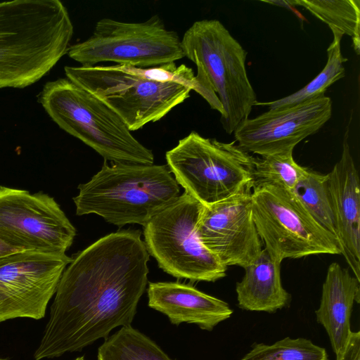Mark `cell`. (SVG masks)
I'll return each mask as SVG.
<instances>
[{"instance_id":"cell-1","label":"cell","mask_w":360,"mask_h":360,"mask_svg":"<svg viewBox=\"0 0 360 360\" xmlns=\"http://www.w3.org/2000/svg\"><path fill=\"white\" fill-rule=\"evenodd\" d=\"M148 261L139 230L111 233L77 252L60 276L34 359L81 351L130 326L148 283Z\"/></svg>"},{"instance_id":"cell-2","label":"cell","mask_w":360,"mask_h":360,"mask_svg":"<svg viewBox=\"0 0 360 360\" xmlns=\"http://www.w3.org/2000/svg\"><path fill=\"white\" fill-rule=\"evenodd\" d=\"M74 27L59 0L0 3V89H23L68 53Z\"/></svg>"},{"instance_id":"cell-3","label":"cell","mask_w":360,"mask_h":360,"mask_svg":"<svg viewBox=\"0 0 360 360\" xmlns=\"http://www.w3.org/2000/svg\"><path fill=\"white\" fill-rule=\"evenodd\" d=\"M184 56L197 67L198 94L220 114L231 134L257 103L246 70L248 51L219 20L195 21L181 39Z\"/></svg>"},{"instance_id":"cell-4","label":"cell","mask_w":360,"mask_h":360,"mask_svg":"<svg viewBox=\"0 0 360 360\" xmlns=\"http://www.w3.org/2000/svg\"><path fill=\"white\" fill-rule=\"evenodd\" d=\"M78 189L73 198L77 215L95 214L119 227L128 224L143 226L180 193L167 165H108L107 161Z\"/></svg>"},{"instance_id":"cell-5","label":"cell","mask_w":360,"mask_h":360,"mask_svg":"<svg viewBox=\"0 0 360 360\" xmlns=\"http://www.w3.org/2000/svg\"><path fill=\"white\" fill-rule=\"evenodd\" d=\"M39 102L60 128L113 163L153 165V151L141 144L107 104L66 78L48 82Z\"/></svg>"},{"instance_id":"cell-6","label":"cell","mask_w":360,"mask_h":360,"mask_svg":"<svg viewBox=\"0 0 360 360\" xmlns=\"http://www.w3.org/2000/svg\"><path fill=\"white\" fill-rule=\"evenodd\" d=\"M165 158L178 184L203 205L253 187L255 158L235 141L221 142L192 131Z\"/></svg>"},{"instance_id":"cell-7","label":"cell","mask_w":360,"mask_h":360,"mask_svg":"<svg viewBox=\"0 0 360 360\" xmlns=\"http://www.w3.org/2000/svg\"><path fill=\"white\" fill-rule=\"evenodd\" d=\"M66 77L101 99L131 131L161 120L190 97V87L160 82L138 74L133 66H65Z\"/></svg>"},{"instance_id":"cell-8","label":"cell","mask_w":360,"mask_h":360,"mask_svg":"<svg viewBox=\"0 0 360 360\" xmlns=\"http://www.w3.org/2000/svg\"><path fill=\"white\" fill-rule=\"evenodd\" d=\"M203 205L184 192L143 226L148 253L166 273L179 278L214 282L224 266L200 241L195 226Z\"/></svg>"},{"instance_id":"cell-9","label":"cell","mask_w":360,"mask_h":360,"mask_svg":"<svg viewBox=\"0 0 360 360\" xmlns=\"http://www.w3.org/2000/svg\"><path fill=\"white\" fill-rule=\"evenodd\" d=\"M253 220L265 249L276 259L341 255L336 237L320 225L294 193L272 184L253 186Z\"/></svg>"},{"instance_id":"cell-10","label":"cell","mask_w":360,"mask_h":360,"mask_svg":"<svg viewBox=\"0 0 360 360\" xmlns=\"http://www.w3.org/2000/svg\"><path fill=\"white\" fill-rule=\"evenodd\" d=\"M68 55L84 66L109 61L141 68L185 57L179 36L157 15L141 22L102 18L88 39L70 46Z\"/></svg>"},{"instance_id":"cell-11","label":"cell","mask_w":360,"mask_h":360,"mask_svg":"<svg viewBox=\"0 0 360 360\" xmlns=\"http://www.w3.org/2000/svg\"><path fill=\"white\" fill-rule=\"evenodd\" d=\"M76 229L48 194L0 186V238L22 250L63 255Z\"/></svg>"},{"instance_id":"cell-12","label":"cell","mask_w":360,"mask_h":360,"mask_svg":"<svg viewBox=\"0 0 360 360\" xmlns=\"http://www.w3.org/2000/svg\"><path fill=\"white\" fill-rule=\"evenodd\" d=\"M72 257L23 250L0 261V323L45 316L60 276Z\"/></svg>"},{"instance_id":"cell-13","label":"cell","mask_w":360,"mask_h":360,"mask_svg":"<svg viewBox=\"0 0 360 360\" xmlns=\"http://www.w3.org/2000/svg\"><path fill=\"white\" fill-rule=\"evenodd\" d=\"M333 102L321 97L268 111L243 121L235 129L238 146L250 153L266 156L293 150L330 120Z\"/></svg>"},{"instance_id":"cell-14","label":"cell","mask_w":360,"mask_h":360,"mask_svg":"<svg viewBox=\"0 0 360 360\" xmlns=\"http://www.w3.org/2000/svg\"><path fill=\"white\" fill-rule=\"evenodd\" d=\"M251 189L204 205L195 226L201 243L226 267H246L262 250L252 213Z\"/></svg>"},{"instance_id":"cell-15","label":"cell","mask_w":360,"mask_h":360,"mask_svg":"<svg viewBox=\"0 0 360 360\" xmlns=\"http://www.w3.org/2000/svg\"><path fill=\"white\" fill-rule=\"evenodd\" d=\"M348 131L340 159L327 175L341 255L360 281V184L347 141Z\"/></svg>"},{"instance_id":"cell-16","label":"cell","mask_w":360,"mask_h":360,"mask_svg":"<svg viewBox=\"0 0 360 360\" xmlns=\"http://www.w3.org/2000/svg\"><path fill=\"white\" fill-rule=\"evenodd\" d=\"M147 294L148 307L166 315L176 326L195 323L211 331L233 312L226 302L179 282H150Z\"/></svg>"},{"instance_id":"cell-17","label":"cell","mask_w":360,"mask_h":360,"mask_svg":"<svg viewBox=\"0 0 360 360\" xmlns=\"http://www.w3.org/2000/svg\"><path fill=\"white\" fill-rule=\"evenodd\" d=\"M360 281L338 263H331L323 284L317 322L326 330L336 357L352 333L350 318L354 302H360Z\"/></svg>"},{"instance_id":"cell-18","label":"cell","mask_w":360,"mask_h":360,"mask_svg":"<svg viewBox=\"0 0 360 360\" xmlns=\"http://www.w3.org/2000/svg\"><path fill=\"white\" fill-rule=\"evenodd\" d=\"M281 262L272 257L264 248L244 268L245 275L236 286L240 308L274 312L287 305L290 295L282 285Z\"/></svg>"},{"instance_id":"cell-19","label":"cell","mask_w":360,"mask_h":360,"mask_svg":"<svg viewBox=\"0 0 360 360\" xmlns=\"http://www.w3.org/2000/svg\"><path fill=\"white\" fill-rule=\"evenodd\" d=\"M285 2L303 7L326 23L331 31L351 37L354 51L359 54V0H290Z\"/></svg>"},{"instance_id":"cell-20","label":"cell","mask_w":360,"mask_h":360,"mask_svg":"<svg viewBox=\"0 0 360 360\" xmlns=\"http://www.w3.org/2000/svg\"><path fill=\"white\" fill-rule=\"evenodd\" d=\"M332 32L333 39L327 49L326 64L310 82L285 97L265 103L257 101L255 105H266L269 109H277L325 96V92L330 86L345 77L344 63L347 60L341 52L340 42L343 35L338 31Z\"/></svg>"},{"instance_id":"cell-21","label":"cell","mask_w":360,"mask_h":360,"mask_svg":"<svg viewBox=\"0 0 360 360\" xmlns=\"http://www.w3.org/2000/svg\"><path fill=\"white\" fill-rule=\"evenodd\" d=\"M98 360H172L150 338L130 326L105 338Z\"/></svg>"},{"instance_id":"cell-22","label":"cell","mask_w":360,"mask_h":360,"mask_svg":"<svg viewBox=\"0 0 360 360\" xmlns=\"http://www.w3.org/2000/svg\"><path fill=\"white\" fill-rule=\"evenodd\" d=\"M292 192L314 219L336 237L328 175L307 168Z\"/></svg>"},{"instance_id":"cell-23","label":"cell","mask_w":360,"mask_h":360,"mask_svg":"<svg viewBox=\"0 0 360 360\" xmlns=\"http://www.w3.org/2000/svg\"><path fill=\"white\" fill-rule=\"evenodd\" d=\"M292 153L290 150L255 158L253 186L272 184L292 191L307 169L295 161Z\"/></svg>"},{"instance_id":"cell-24","label":"cell","mask_w":360,"mask_h":360,"mask_svg":"<svg viewBox=\"0 0 360 360\" xmlns=\"http://www.w3.org/2000/svg\"><path fill=\"white\" fill-rule=\"evenodd\" d=\"M241 360H328V356L308 339L288 337L272 345L256 344Z\"/></svg>"},{"instance_id":"cell-25","label":"cell","mask_w":360,"mask_h":360,"mask_svg":"<svg viewBox=\"0 0 360 360\" xmlns=\"http://www.w3.org/2000/svg\"><path fill=\"white\" fill-rule=\"evenodd\" d=\"M336 360H360V332H352L343 352Z\"/></svg>"},{"instance_id":"cell-26","label":"cell","mask_w":360,"mask_h":360,"mask_svg":"<svg viewBox=\"0 0 360 360\" xmlns=\"http://www.w3.org/2000/svg\"><path fill=\"white\" fill-rule=\"evenodd\" d=\"M21 251L23 250L10 245L0 238V261L8 256Z\"/></svg>"},{"instance_id":"cell-27","label":"cell","mask_w":360,"mask_h":360,"mask_svg":"<svg viewBox=\"0 0 360 360\" xmlns=\"http://www.w3.org/2000/svg\"><path fill=\"white\" fill-rule=\"evenodd\" d=\"M74 360H86V359H84V356H79V357L76 358Z\"/></svg>"},{"instance_id":"cell-28","label":"cell","mask_w":360,"mask_h":360,"mask_svg":"<svg viewBox=\"0 0 360 360\" xmlns=\"http://www.w3.org/2000/svg\"><path fill=\"white\" fill-rule=\"evenodd\" d=\"M1 360V359H0Z\"/></svg>"}]
</instances>
